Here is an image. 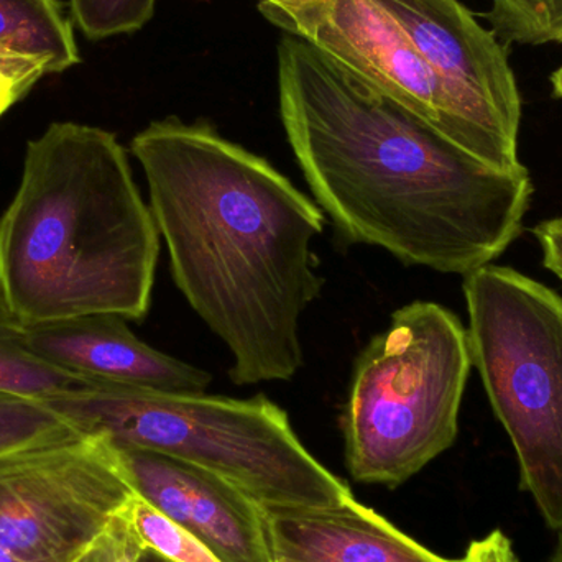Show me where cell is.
I'll use <instances>...</instances> for the list:
<instances>
[{"label":"cell","mask_w":562,"mask_h":562,"mask_svg":"<svg viewBox=\"0 0 562 562\" xmlns=\"http://www.w3.org/2000/svg\"><path fill=\"white\" fill-rule=\"evenodd\" d=\"M400 23L438 79L462 148L495 170L518 160L521 95L507 45L459 0H375Z\"/></svg>","instance_id":"obj_8"},{"label":"cell","mask_w":562,"mask_h":562,"mask_svg":"<svg viewBox=\"0 0 562 562\" xmlns=\"http://www.w3.org/2000/svg\"><path fill=\"white\" fill-rule=\"evenodd\" d=\"M0 46L45 59L52 72L81 61L59 0H0Z\"/></svg>","instance_id":"obj_13"},{"label":"cell","mask_w":562,"mask_h":562,"mask_svg":"<svg viewBox=\"0 0 562 562\" xmlns=\"http://www.w3.org/2000/svg\"><path fill=\"white\" fill-rule=\"evenodd\" d=\"M142 544L173 562H220L196 538L175 524L167 515L134 495L125 505Z\"/></svg>","instance_id":"obj_17"},{"label":"cell","mask_w":562,"mask_h":562,"mask_svg":"<svg viewBox=\"0 0 562 562\" xmlns=\"http://www.w3.org/2000/svg\"><path fill=\"white\" fill-rule=\"evenodd\" d=\"M144 550L124 507L71 562H138Z\"/></svg>","instance_id":"obj_19"},{"label":"cell","mask_w":562,"mask_h":562,"mask_svg":"<svg viewBox=\"0 0 562 562\" xmlns=\"http://www.w3.org/2000/svg\"><path fill=\"white\" fill-rule=\"evenodd\" d=\"M551 86H553L554 98L562 99V63L560 68L551 75Z\"/></svg>","instance_id":"obj_23"},{"label":"cell","mask_w":562,"mask_h":562,"mask_svg":"<svg viewBox=\"0 0 562 562\" xmlns=\"http://www.w3.org/2000/svg\"><path fill=\"white\" fill-rule=\"evenodd\" d=\"M43 402L81 435L206 469L262 508L336 507L353 498L266 395L165 393L95 380Z\"/></svg>","instance_id":"obj_4"},{"label":"cell","mask_w":562,"mask_h":562,"mask_svg":"<svg viewBox=\"0 0 562 562\" xmlns=\"http://www.w3.org/2000/svg\"><path fill=\"white\" fill-rule=\"evenodd\" d=\"M260 2L273 3V5H291V3L310 2V0H260Z\"/></svg>","instance_id":"obj_25"},{"label":"cell","mask_w":562,"mask_h":562,"mask_svg":"<svg viewBox=\"0 0 562 562\" xmlns=\"http://www.w3.org/2000/svg\"><path fill=\"white\" fill-rule=\"evenodd\" d=\"M157 0H69L72 19L88 38L102 40L140 30Z\"/></svg>","instance_id":"obj_18"},{"label":"cell","mask_w":562,"mask_h":562,"mask_svg":"<svg viewBox=\"0 0 562 562\" xmlns=\"http://www.w3.org/2000/svg\"><path fill=\"white\" fill-rule=\"evenodd\" d=\"M134 495L99 436L0 456V548L19 562H71Z\"/></svg>","instance_id":"obj_7"},{"label":"cell","mask_w":562,"mask_h":562,"mask_svg":"<svg viewBox=\"0 0 562 562\" xmlns=\"http://www.w3.org/2000/svg\"><path fill=\"white\" fill-rule=\"evenodd\" d=\"M279 101L313 200L349 243L465 277L524 233L528 168L488 167L297 36L280 42Z\"/></svg>","instance_id":"obj_1"},{"label":"cell","mask_w":562,"mask_h":562,"mask_svg":"<svg viewBox=\"0 0 562 562\" xmlns=\"http://www.w3.org/2000/svg\"><path fill=\"white\" fill-rule=\"evenodd\" d=\"M82 436L48 403L0 392V456Z\"/></svg>","instance_id":"obj_15"},{"label":"cell","mask_w":562,"mask_h":562,"mask_svg":"<svg viewBox=\"0 0 562 562\" xmlns=\"http://www.w3.org/2000/svg\"><path fill=\"white\" fill-rule=\"evenodd\" d=\"M485 16L505 45L562 43V0H492Z\"/></svg>","instance_id":"obj_16"},{"label":"cell","mask_w":562,"mask_h":562,"mask_svg":"<svg viewBox=\"0 0 562 562\" xmlns=\"http://www.w3.org/2000/svg\"><path fill=\"white\" fill-rule=\"evenodd\" d=\"M472 359L448 307L413 301L392 314L353 366L342 413L350 475L398 487L454 445Z\"/></svg>","instance_id":"obj_5"},{"label":"cell","mask_w":562,"mask_h":562,"mask_svg":"<svg viewBox=\"0 0 562 562\" xmlns=\"http://www.w3.org/2000/svg\"><path fill=\"white\" fill-rule=\"evenodd\" d=\"M461 562H518V560L504 531L495 530L482 540L472 541Z\"/></svg>","instance_id":"obj_21"},{"label":"cell","mask_w":562,"mask_h":562,"mask_svg":"<svg viewBox=\"0 0 562 562\" xmlns=\"http://www.w3.org/2000/svg\"><path fill=\"white\" fill-rule=\"evenodd\" d=\"M273 562H288V561L273 560Z\"/></svg>","instance_id":"obj_28"},{"label":"cell","mask_w":562,"mask_h":562,"mask_svg":"<svg viewBox=\"0 0 562 562\" xmlns=\"http://www.w3.org/2000/svg\"><path fill=\"white\" fill-rule=\"evenodd\" d=\"M273 560L288 562H461L446 560L349 501L336 507L263 508Z\"/></svg>","instance_id":"obj_12"},{"label":"cell","mask_w":562,"mask_h":562,"mask_svg":"<svg viewBox=\"0 0 562 562\" xmlns=\"http://www.w3.org/2000/svg\"><path fill=\"white\" fill-rule=\"evenodd\" d=\"M0 562H19L15 560V558L12 557V554L7 553L5 550H2L0 548Z\"/></svg>","instance_id":"obj_27"},{"label":"cell","mask_w":562,"mask_h":562,"mask_svg":"<svg viewBox=\"0 0 562 562\" xmlns=\"http://www.w3.org/2000/svg\"><path fill=\"white\" fill-rule=\"evenodd\" d=\"M95 382L40 359L0 293V392L49 400Z\"/></svg>","instance_id":"obj_14"},{"label":"cell","mask_w":562,"mask_h":562,"mask_svg":"<svg viewBox=\"0 0 562 562\" xmlns=\"http://www.w3.org/2000/svg\"><path fill=\"white\" fill-rule=\"evenodd\" d=\"M260 12L422 115L462 148L451 105L405 30L375 0H310ZM464 150V148H462Z\"/></svg>","instance_id":"obj_9"},{"label":"cell","mask_w":562,"mask_h":562,"mask_svg":"<svg viewBox=\"0 0 562 562\" xmlns=\"http://www.w3.org/2000/svg\"><path fill=\"white\" fill-rule=\"evenodd\" d=\"M550 562H562V535L560 541H558L557 548H554V553Z\"/></svg>","instance_id":"obj_26"},{"label":"cell","mask_w":562,"mask_h":562,"mask_svg":"<svg viewBox=\"0 0 562 562\" xmlns=\"http://www.w3.org/2000/svg\"><path fill=\"white\" fill-rule=\"evenodd\" d=\"M114 449L135 495L184 528L217 561L273 562L263 508L243 488L170 456Z\"/></svg>","instance_id":"obj_10"},{"label":"cell","mask_w":562,"mask_h":562,"mask_svg":"<svg viewBox=\"0 0 562 562\" xmlns=\"http://www.w3.org/2000/svg\"><path fill=\"white\" fill-rule=\"evenodd\" d=\"M462 290L472 366L517 452L521 491L562 530V296L492 263Z\"/></svg>","instance_id":"obj_6"},{"label":"cell","mask_w":562,"mask_h":562,"mask_svg":"<svg viewBox=\"0 0 562 562\" xmlns=\"http://www.w3.org/2000/svg\"><path fill=\"white\" fill-rule=\"evenodd\" d=\"M533 236L543 252V263L562 280V217L543 221L533 229Z\"/></svg>","instance_id":"obj_22"},{"label":"cell","mask_w":562,"mask_h":562,"mask_svg":"<svg viewBox=\"0 0 562 562\" xmlns=\"http://www.w3.org/2000/svg\"><path fill=\"white\" fill-rule=\"evenodd\" d=\"M131 151L175 284L229 350L231 382L293 380L304 366L301 316L324 286L316 201L207 122H151Z\"/></svg>","instance_id":"obj_2"},{"label":"cell","mask_w":562,"mask_h":562,"mask_svg":"<svg viewBox=\"0 0 562 562\" xmlns=\"http://www.w3.org/2000/svg\"><path fill=\"white\" fill-rule=\"evenodd\" d=\"M49 72L45 59L0 46V119Z\"/></svg>","instance_id":"obj_20"},{"label":"cell","mask_w":562,"mask_h":562,"mask_svg":"<svg viewBox=\"0 0 562 562\" xmlns=\"http://www.w3.org/2000/svg\"><path fill=\"white\" fill-rule=\"evenodd\" d=\"M138 562H173L167 560V558L161 557V554L155 553V551L148 550L145 548L144 553H142L140 560Z\"/></svg>","instance_id":"obj_24"},{"label":"cell","mask_w":562,"mask_h":562,"mask_svg":"<svg viewBox=\"0 0 562 562\" xmlns=\"http://www.w3.org/2000/svg\"><path fill=\"white\" fill-rule=\"evenodd\" d=\"M160 239L115 134L55 122L26 144L0 214V293L22 326L101 313L140 323Z\"/></svg>","instance_id":"obj_3"},{"label":"cell","mask_w":562,"mask_h":562,"mask_svg":"<svg viewBox=\"0 0 562 562\" xmlns=\"http://www.w3.org/2000/svg\"><path fill=\"white\" fill-rule=\"evenodd\" d=\"M33 353L86 379L165 393H206L213 375L148 346L119 314L23 326Z\"/></svg>","instance_id":"obj_11"}]
</instances>
